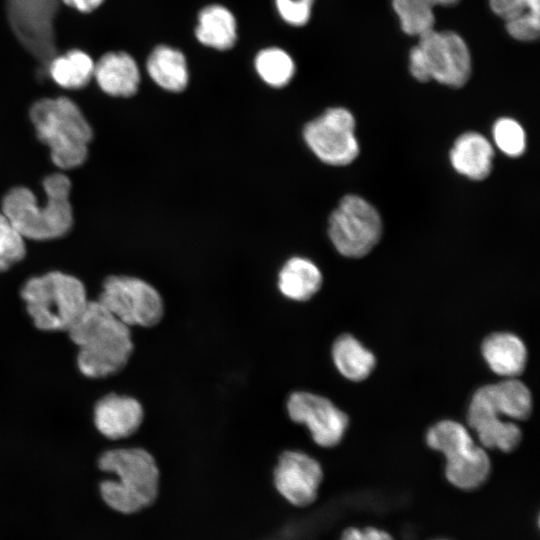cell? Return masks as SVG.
I'll use <instances>...</instances> for the list:
<instances>
[{"instance_id":"cell-27","label":"cell","mask_w":540,"mask_h":540,"mask_svg":"<svg viewBox=\"0 0 540 540\" xmlns=\"http://www.w3.org/2000/svg\"><path fill=\"white\" fill-rule=\"evenodd\" d=\"M25 237L0 211V272L7 271L26 255Z\"/></svg>"},{"instance_id":"cell-22","label":"cell","mask_w":540,"mask_h":540,"mask_svg":"<svg viewBox=\"0 0 540 540\" xmlns=\"http://www.w3.org/2000/svg\"><path fill=\"white\" fill-rule=\"evenodd\" d=\"M197 40L210 48L228 50L237 40V22L233 13L220 4L204 7L195 29Z\"/></svg>"},{"instance_id":"cell-23","label":"cell","mask_w":540,"mask_h":540,"mask_svg":"<svg viewBox=\"0 0 540 540\" xmlns=\"http://www.w3.org/2000/svg\"><path fill=\"white\" fill-rule=\"evenodd\" d=\"M331 355L339 373L353 382L368 378L376 365L374 354L350 334H343L334 341Z\"/></svg>"},{"instance_id":"cell-20","label":"cell","mask_w":540,"mask_h":540,"mask_svg":"<svg viewBox=\"0 0 540 540\" xmlns=\"http://www.w3.org/2000/svg\"><path fill=\"white\" fill-rule=\"evenodd\" d=\"M321 271L311 260L303 257L290 258L278 274V288L288 299L304 302L311 299L321 288Z\"/></svg>"},{"instance_id":"cell-3","label":"cell","mask_w":540,"mask_h":540,"mask_svg":"<svg viewBox=\"0 0 540 540\" xmlns=\"http://www.w3.org/2000/svg\"><path fill=\"white\" fill-rule=\"evenodd\" d=\"M98 466L115 475L100 484L103 501L123 514L140 512L159 495L160 471L154 457L142 448H119L101 454Z\"/></svg>"},{"instance_id":"cell-34","label":"cell","mask_w":540,"mask_h":540,"mask_svg":"<svg viewBox=\"0 0 540 540\" xmlns=\"http://www.w3.org/2000/svg\"><path fill=\"white\" fill-rule=\"evenodd\" d=\"M433 540H450V539L440 538V539H433Z\"/></svg>"},{"instance_id":"cell-7","label":"cell","mask_w":540,"mask_h":540,"mask_svg":"<svg viewBox=\"0 0 540 540\" xmlns=\"http://www.w3.org/2000/svg\"><path fill=\"white\" fill-rule=\"evenodd\" d=\"M409 71L420 82L430 80L459 88L470 78L472 61L464 39L453 31L431 30L409 53Z\"/></svg>"},{"instance_id":"cell-29","label":"cell","mask_w":540,"mask_h":540,"mask_svg":"<svg viewBox=\"0 0 540 540\" xmlns=\"http://www.w3.org/2000/svg\"><path fill=\"white\" fill-rule=\"evenodd\" d=\"M489 5L505 23L540 15V0H489Z\"/></svg>"},{"instance_id":"cell-9","label":"cell","mask_w":540,"mask_h":540,"mask_svg":"<svg viewBox=\"0 0 540 540\" xmlns=\"http://www.w3.org/2000/svg\"><path fill=\"white\" fill-rule=\"evenodd\" d=\"M98 301L128 327H153L164 316V302L157 289L133 276L107 277Z\"/></svg>"},{"instance_id":"cell-25","label":"cell","mask_w":540,"mask_h":540,"mask_svg":"<svg viewBox=\"0 0 540 540\" xmlns=\"http://www.w3.org/2000/svg\"><path fill=\"white\" fill-rule=\"evenodd\" d=\"M254 66L259 77L274 88L286 86L295 73L293 58L279 47L260 50L255 57Z\"/></svg>"},{"instance_id":"cell-15","label":"cell","mask_w":540,"mask_h":540,"mask_svg":"<svg viewBox=\"0 0 540 540\" xmlns=\"http://www.w3.org/2000/svg\"><path fill=\"white\" fill-rule=\"evenodd\" d=\"M142 405L133 397L109 394L101 398L94 408V422L106 438L118 440L134 434L142 424Z\"/></svg>"},{"instance_id":"cell-10","label":"cell","mask_w":540,"mask_h":540,"mask_svg":"<svg viewBox=\"0 0 540 540\" xmlns=\"http://www.w3.org/2000/svg\"><path fill=\"white\" fill-rule=\"evenodd\" d=\"M303 137L310 150L329 165L350 164L359 154L354 116L343 107L329 108L308 122Z\"/></svg>"},{"instance_id":"cell-24","label":"cell","mask_w":540,"mask_h":540,"mask_svg":"<svg viewBox=\"0 0 540 540\" xmlns=\"http://www.w3.org/2000/svg\"><path fill=\"white\" fill-rule=\"evenodd\" d=\"M95 64L91 57L81 50H70L54 56L48 62L51 79L65 89H79L93 77Z\"/></svg>"},{"instance_id":"cell-32","label":"cell","mask_w":540,"mask_h":540,"mask_svg":"<svg viewBox=\"0 0 540 540\" xmlns=\"http://www.w3.org/2000/svg\"><path fill=\"white\" fill-rule=\"evenodd\" d=\"M80 12H91L100 6L103 0H62Z\"/></svg>"},{"instance_id":"cell-18","label":"cell","mask_w":540,"mask_h":540,"mask_svg":"<svg viewBox=\"0 0 540 540\" xmlns=\"http://www.w3.org/2000/svg\"><path fill=\"white\" fill-rule=\"evenodd\" d=\"M494 151L491 143L481 134L467 132L455 141L450 151L453 168L472 180H483L492 170Z\"/></svg>"},{"instance_id":"cell-21","label":"cell","mask_w":540,"mask_h":540,"mask_svg":"<svg viewBox=\"0 0 540 540\" xmlns=\"http://www.w3.org/2000/svg\"><path fill=\"white\" fill-rule=\"evenodd\" d=\"M146 68L151 79L169 92L183 91L189 82L184 54L168 45H159L150 53Z\"/></svg>"},{"instance_id":"cell-11","label":"cell","mask_w":540,"mask_h":540,"mask_svg":"<svg viewBox=\"0 0 540 540\" xmlns=\"http://www.w3.org/2000/svg\"><path fill=\"white\" fill-rule=\"evenodd\" d=\"M286 407L290 419L305 425L313 441L324 448L338 445L349 424L347 414L331 400L311 392L291 393Z\"/></svg>"},{"instance_id":"cell-14","label":"cell","mask_w":540,"mask_h":540,"mask_svg":"<svg viewBox=\"0 0 540 540\" xmlns=\"http://www.w3.org/2000/svg\"><path fill=\"white\" fill-rule=\"evenodd\" d=\"M467 422L485 449L505 453L514 451L522 440V431L513 421L498 415L482 395L475 391L468 406Z\"/></svg>"},{"instance_id":"cell-1","label":"cell","mask_w":540,"mask_h":540,"mask_svg":"<svg viewBox=\"0 0 540 540\" xmlns=\"http://www.w3.org/2000/svg\"><path fill=\"white\" fill-rule=\"evenodd\" d=\"M68 333L79 348L78 368L90 378L118 373L133 353L130 327L118 320L98 300L88 302Z\"/></svg>"},{"instance_id":"cell-2","label":"cell","mask_w":540,"mask_h":540,"mask_svg":"<svg viewBox=\"0 0 540 540\" xmlns=\"http://www.w3.org/2000/svg\"><path fill=\"white\" fill-rule=\"evenodd\" d=\"M43 189L42 204L23 186L10 189L2 199L1 211L25 239H57L66 235L73 225L70 179L60 172L50 174L43 181Z\"/></svg>"},{"instance_id":"cell-17","label":"cell","mask_w":540,"mask_h":540,"mask_svg":"<svg viewBox=\"0 0 540 540\" xmlns=\"http://www.w3.org/2000/svg\"><path fill=\"white\" fill-rule=\"evenodd\" d=\"M482 356L489 368L505 378H516L526 366L527 349L524 342L510 332H495L481 344Z\"/></svg>"},{"instance_id":"cell-6","label":"cell","mask_w":540,"mask_h":540,"mask_svg":"<svg viewBox=\"0 0 540 540\" xmlns=\"http://www.w3.org/2000/svg\"><path fill=\"white\" fill-rule=\"evenodd\" d=\"M426 442L445 456V477L454 487L476 490L489 478V455L463 424L454 420L439 421L427 431Z\"/></svg>"},{"instance_id":"cell-31","label":"cell","mask_w":540,"mask_h":540,"mask_svg":"<svg viewBox=\"0 0 540 540\" xmlns=\"http://www.w3.org/2000/svg\"><path fill=\"white\" fill-rule=\"evenodd\" d=\"M340 540H394V538L387 531L376 527L363 529L348 527L342 532Z\"/></svg>"},{"instance_id":"cell-16","label":"cell","mask_w":540,"mask_h":540,"mask_svg":"<svg viewBox=\"0 0 540 540\" xmlns=\"http://www.w3.org/2000/svg\"><path fill=\"white\" fill-rule=\"evenodd\" d=\"M93 77L99 88L114 97L134 95L140 84L136 61L125 52H109L95 64Z\"/></svg>"},{"instance_id":"cell-8","label":"cell","mask_w":540,"mask_h":540,"mask_svg":"<svg viewBox=\"0 0 540 540\" xmlns=\"http://www.w3.org/2000/svg\"><path fill=\"white\" fill-rule=\"evenodd\" d=\"M382 221L377 210L357 195L344 196L329 217L328 235L345 257L359 258L378 243Z\"/></svg>"},{"instance_id":"cell-5","label":"cell","mask_w":540,"mask_h":540,"mask_svg":"<svg viewBox=\"0 0 540 540\" xmlns=\"http://www.w3.org/2000/svg\"><path fill=\"white\" fill-rule=\"evenodd\" d=\"M21 297L34 325L43 331H68L89 302L84 284L60 271L28 279Z\"/></svg>"},{"instance_id":"cell-13","label":"cell","mask_w":540,"mask_h":540,"mask_svg":"<svg viewBox=\"0 0 540 540\" xmlns=\"http://www.w3.org/2000/svg\"><path fill=\"white\" fill-rule=\"evenodd\" d=\"M57 0H7L10 22L24 45L41 61L54 52L53 17Z\"/></svg>"},{"instance_id":"cell-33","label":"cell","mask_w":540,"mask_h":540,"mask_svg":"<svg viewBox=\"0 0 540 540\" xmlns=\"http://www.w3.org/2000/svg\"><path fill=\"white\" fill-rule=\"evenodd\" d=\"M433 7L435 6H452L460 0H427Z\"/></svg>"},{"instance_id":"cell-26","label":"cell","mask_w":540,"mask_h":540,"mask_svg":"<svg viewBox=\"0 0 540 540\" xmlns=\"http://www.w3.org/2000/svg\"><path fill=\"white\" fill-rule=\"evenodd\" d=\"M402 31L420 37L434 29L433 6L427 0H392Z\"/></svg>"},{"instance_id":"cell-19","label":"cell","mask_w":540,"mask_h":540,"mask_svg":"<svg viewBox=\"0 0 540 540\" xmlns=\"http://www.w3.org/2000/svg\"><path fill=\"white\" fill-rule=\"evenodd\" d=\"M494 411L501 417L523 421L532 412V395L529 388L516 378L484 385L479 388Z\"/></svg>"},{"instance_id":"cell-30","label":"cell","mask_w":540,"mask_h":540,"mask_svg":"<svg viewBox=\"0 0 540 540\" xmlns=\"http://www.w3.org/2000/svg\"><path fill=\"white\" fill-rule=\"evenodd\" d=\"M313 3L314 0H275L276 9L282 20L298 27L309 21Z\"/></svg>"},{"instance_id":"cell-12","label":"cell","mask_w":540,"mask_h":540,"mask_svg":"<svg viewBox=\"0 0 540 540\" xmlns=\"http://www.w3.org/2000/svg\"><path fill=\"white\" fill-rule=\"evenodd\" d=\"M323 477L320 463L296 450L282 452L273 470L276 491L297 508H305L316 501Z\"/></svg>"},{"instance_id":"cell-28","label":"cell","mask_w":540,"mask_h":540,"mask_svg":"<svg viewBox=\"0 0 540 540\" xmlns=\"http://www.w3.org/2000/svg\"><path fill=\"white\" fill-rule=\"evenodd\" d=\"M493 138L497 147L510 157H518L525 151L524 129L514 119H498L493 126Z\"/></svg>"},{"instance_id":"cell-4","label":"cell","mask_w":540,"mask_h":540,"mask_svg":"<svg viewBox=\"0 0 540 540\" xmlns=\"http://www.w3.org/2000/svg\"><path fill=\"white\" fill-rule=\"evenodd\" d=\"M29 116L58 168L73 169L86 161L93 130L75 102L67 97L42 98L31 106Z\"/></svg>"}]
</instances>
